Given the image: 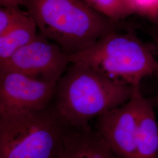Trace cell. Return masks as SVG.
Instances as JSON below:
<instances>
[{
	"label": "cell",
	"instance_id": "6da1fadb",
	"mask_svg": "<svg viewBox=\"0 0 158 158\" xmlns=\"http://www.w3.org/2000/svg\"><path fill=\"white\" fill-rule=\"evenodd\" d=\"M139 88L110 79L85 63H70L57 82L51 106L69 128H83L128 102Z\"/></svg>",
	"mask_w": 158,
	"mask_h": 158
},
{
	"label": "cell",
	"instance_id": "7a4b0ae2",
	"mask_svg": "<svg viewBox=\"0 0 158 158\" xmlns=\"http://www.w3.org/2000/svg\"><path fill=\"white\" fill-rule=\"evenodd\" d=\"M23 6L40 34L59 46L68 56L117 29V23L83 0H26Z\"/></svg>",
	"mask_w": 158,
	"mask_h": 158
},
{
	"label": "cell",
	"instance_id": "3957f363",
	"mask_svg": "<svg viewBox=\"0 0 158 158\" xmlns=\"http://www.w3.org/2000/svg\"><path fill=\"white\" fill-rule=\"evenodd\" d=\"M70 62L85 63L110 79L135 88L158 72L152 51L135 36L114 30L93 45L68 56Z\"/></svg>",
	"mask_w": 158,
	"mask_h": 158
},
{
	"label": "cell",
	"instance_id": "277c9868",
	"mask_svg": "<svg viewBox=\"0 0 158 158\" xmlns=\"http://www.w3.org/2000/svg\"><path fill=\"white\" fill-rule=\"evenodd\" d=\"M69 129L51 104L40 111L0 115V158H58Z\"/></svg>",
	"mask_w": 158,
	"mask_h": 158
},
{
	"label": "cell",
	"instance_id": "5b68a950",
	"mask_svg": "<svg viewBox=\"0 0 158 158\" xmlns=\"http://www.w3.org/2000/svg\"><path fill=\"white\" fill-rule=\"evenodd\" d=\"M70 63L68 55L59 46L38 32L30 43L0 63V72H17L57 83Z\"/></svg>",
	"mask_w": 158,
	"mask_h": 158
},
{
	"label": "cell",
	"instance_id": "8992f818",
	"mask_svg": "<svg viewBox=\"0 0 158 158\" xmlns=\"http://www.w3.org/2000/svg\"><path fill=\"white\" fill-rule=\"evenodd\" d=\"M56 85L17 72H0V115L45 109L53 102Z\"/></svg>",
	"mask_w": 158,
	"mask_h": 158
},
{
	"label": "cell",
	"instance_id": "52a82bcc",
	"mask_svg": "<svg viewBox=\"0 0 158 158\" xmlns=\"http://www.w3.org/2000/svg\"><path fill=\"white\" fill-rule=\"evenodd\" d=\"M139 88L124 104L97 118L96 132L119 158H136V134L140 99Z\"/></svg>",
	"mask_w": 158,
	"mask_h": 158
},
{
	"label": "cell",
	"instance_id": "ba28073f",
	"mask_svg": "<svg viewBox=\"0 0 158 158\" xmlns=\"http://www.w3.org/2000/svg\"><path fill=\"white\" fill-rule=\"evenodd\" d=\"M106 143L90 126L69 128L58 158H117Z\"/></svg>",
	"mask_w": 158,
	"mask_h": 158
},
{
	"label": "cell",
	"instance_id": "9c48e42d",
	"mask_svg": "<svg viewBox=\"0 0 158 158\" xmlns=\"http://www.w3.org/2000/svg\"><path fill=\"white\" fill-rule=\"evenodd\" d=\"M136 158H158V125L151 102L142 95L136 134Z\"/></svg>",
	"mask_w": 158,
	"mask_h": 158
},
{
	"label": "cell",
	"instance_id": "30bf717a",
	"mask_svg": "<svg viewBox=\"0 0 158 158\" xmlns=\"http://www.w3.org/2000/svg\"><path fill=\"white\" fill-rule=\"evenodd\" d=\"M38 27L30 16L17 27L0 35V63L4 62L35 38Z\"/></svg>",
	"mask_w": 158,
	"mask_h": 158
},
{
	"label": "cell",
	"instance_id": "8fae6325",
	"mask_svg": "<svg viewBox=\"0 0 158 158\" xmlns=\"http://www.w3.org/2000/svg\"><path fill=\"white\" fill-rule=\"evenodd\" d=\"M83 1L96 11L117 22L134 14L129 0Z\"/></svg>",
	"mask_w": 158,
	"mask_h": 158
},
{
	"label": "cell",
	"instance_id": "7c38bea8",
	"mask_svg": "<svg viewBox=\"0 0 158 158\" xmlns=\"http://www.w3.org/2000/svg\"><path fill=\"white\" fill-rule=\"evenodd\" d=\"M30 14L28 11L21 10L19 6L5 7L0 8V35L26 20Z\"/></svg>",
	"mask_w": 158,
	"mask_h": 158
},
{
	"label": "cell",
	"instance_id": "4fadbf2b",
	"mask_svg": "<svg viewBox=\"0 0 158 158\" xmlns=\"http://www.w3.org/2000/svg\"><path fill=\"white\" fill-rule=\"evenodd\" d=\"M134 14H138L153 21L158 19V0H129Z\"/></svg>",
	"mask_w": 158,
	"mask_h": 158
},
{
	"label": "cell",
	"instance_id": "5bb4252c",
	"mask_svg": "<svg viewBox=\"0 0 158 158\" xmlns=\"http://www.w3.org/2000/svg\"><path fill=\"white\" fill-rule=\"evenodd\" d=\"M26 0H0L1 6L14 7L23 6Z\"/></svg>",
	"mask_w": 158,
	"mask_h": 158
}]
</instances>
